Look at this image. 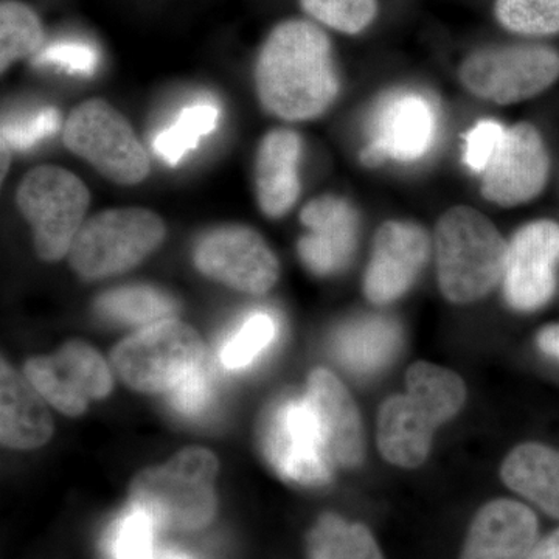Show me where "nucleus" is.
Instances as JSON below:
<instances>
[{"instance_id": "obj_1", "label": "nucleus", "mask_w": 559, "mask_h": 559, "mask_svg": "<svg viewBox=\"0 0 559 559\" xmlns=\"http://www.w3.org/2000/svg\"><path fill=\"white\" fill-rule=\"evenodd\" d=\"M255 81L261 105L272 116L318 119L341 87L329 36L311 22H283L260 51Z\"/></svg>"}, {"instance_id": "obj_2", "label": "nucleus", "mask_w": 559, "mask_h": 559, "mask_svg": "<svg viewBox=\"0 0 559 559\" xmlns=\"http://www.w3.org/2000/svg\"><path fill=\"white\" fill-rule=\"evenodd\" d=\"M433 246L439 286L452 304L484 299L502 282L509 245L479 210L457 205L444 212Z\"/></svg>"}, {"instance_id": "obj_3", "label": "nucleus", "mask_w": 559, "mask_h": 559, "mask_svg": "<svg viewBox=\"0 0 559 559\" xmlns=\"http://www.w3.org/2000/svg\"><path fill=\"white\" fill-rule=\"evenodd\" d=\"M218 460L204 448L179 451L165 465L142 471L131 485L134 506L165 528L200 530L216 513Z\"/></svg>"}, {"instance_id": "obj_4", "label": "nucleus", "mask_w": 559, "mask_h": 559, "mask_svg": "<svg viewBox=\"0 0 559 559\" xmlns=\"http://www.w3.org/2000/svg\"><path fill=\"white\" fill-rule=\"evenodd\" d=\"M167 237V227L146 209H112L81 226L69 260L81 277L100 280L142 263Z\"/></svg>"}, {"instance_id": "obj_5", "label": "nucleus", "mask_w": 559, "mask_h": 559, "mask_svg": "<svg viewBox=\"0 0 559 559\" xmlns=\"http://www.w3.org/2000/svg\"><path fill=\"white\" fill-rule=\"evenodd\" d=\"M200 333L178 319L143 326L112 352V367L131 389L145 393L170 392L204 364Z\"/></svg>"}, {"instance_id": "obj_6", "label": "nucleus", "mask_w": 559, "mask_h": 559, "mask_svg": "<svg viewBox=\"0 0 559 559\" xmlns=\"http://www.w3.org/2000/svg\"><path fill=\"white\" fill-rule=\"evenodd\" d=\"M16 201L22 215L33 227L39 259H64L90 209L87 187L73 173L44 165L22 179Z\"/></svg>"}, {"instance_id": "obj_7", "label": "nucleus", "mask_w": 559, "mask_h": 559, "mask_svg": "<svg viewBox=\"0 0 559 559\" xmlns=\"http://www.w3.org/2000/svg\"><path fill=\"white\" fill-rule=\"evenodd\" d=\"M62 138L73 154L120 186H135L150 175L148 153L128 120L106 102H84L73 109Z\"/></svg>"}, {"instance_id": "obj_8", "label": "nucleus", "mask_w": 559, "mask_h": 559, "mask_svg": "<svg viewBox=\"0 0 559 559\" xmlns=\"http://www.w3.org/2000/svg\"><path fill=\"white\" fill-rule=\"evenodd\" d=\"M471 94L496 105L536 97L559 79V53L544 46L489 47L471 53L459 69Z\"/></svg>"}, {"instance_id": "obj_9", "label": "nucleus", "mask_w": 559, "mask_h": 559, "mask_svg": "<svg viewBox=\"0 0 559 559\" xmlns=\"http://www.w3.org/2000/svg\"><path fill=\"white\" fill-rule=\"evenodd\" d=\"M261 447L285 480L318 487L331 479L334 462L305 396L285 399L271 407L261 429Z\"/></svg>"}, {"instance_id": "obj_10", "label": "nucleus", "mask_w": 559, "mask_h": 559, "mask_svg": "<svg viewBox=\"0 0 559 559\" xmlns=\"http://www.w3.org/2000/svg\"><path fill=\"white\" fill-rule=\"evenodd\" d=\"M198 270L215 282L263 296L277 283V257L259 231L245 226H221L209 230L193 250Z\"/></svg>"}, {"instance_id": "obj_11", "label": "nucleus", "mask_w": 559, "mask_h": 559, "mask_svg": "<svg viewBox=\"0 0 559 559\" xmlns=\"http://www.w3.org/2000/svg\"><path fill=\"white\" fill-rule=\"evenodd\" d=\"M550 159L533 124L506 128L481 175V194L499 207L535 200L549 179Z\"/></svg>"}, {"instance_id": "obj_12", "label": "nucleus", "mask_w": 559, "mask_h": 559, "mask_svg": "<svg viewBox=\"0 0 559 559\" xmlns=\"http://www.w3.org/2000/svg\"><path fill=\"white\" fill-rule=\"evenodd\" d=\"M559 263V226L540 219L525 224L507 249L502 288L516 311H536L554 296Z\"/></svg>"}, {"instance_id": "obj_13", "label": "nucleus", "mask_w": 559, "mask_h": 559, "mask_svg": "<svg viewBox=\"0 0 559 559\" xmlns=\"http://www.w3.org/2000/svg\"><path fill=\"white\" fill-rule=\"evenodd\" d=\"M428 231L409 221H388L374 235L373 252L366 275L364 294L373 305H389L411 289L428 263Z\"/></svg>"}, {"instance_id": "obj_14", "label": "nucleus", "mask_w": 559, "mask_h": 559, "mask_svg": "<svg viewBox=\"0 0 559 559\" xmlns=\"http://www.w3.org/2000/svg\"><path fill=\"white\" fill-rule=\"evenodd\" d=\"M436 134V114L417 94H399L382 103L374 135L362 150L360 164L377 168L388 160L414 162L428 153Z\"/></svg>"}, {"instance_id": "obj_15", "label": "nucleus", "mask_w": 559, "mask_h": 559, "mask_svg": "<svg viewBox=\"0 0 559 559\" xmlns=\"http://www.w3.org/2000/svg\"><path fill=\"white\" fill-rule=\"evenodd\" d=\"M300 221L308 229L297 246L305 266L322 277L344 271L358 248L356 209L344 198L326 194L308 202Z\"/></svg>"}, {"instance_id": "obj_16", "label": "nucleus", "mask_w": 559, "mask_h": 559, "mask_svg": "<svg viewBox=\"0 0 559 559\" xmlns=\"http://www.w3.org/2000/svg\"><path fill=\"white\" fill-rule=\"evenodd\" d=\"M307 399L322 430L334 465L355 468L364 460V433L358 407L330 370L316 369L308 378Z\"/></svg>"}, {"instance_id": "obj_17", "label": "nucleus", "mask_w": 559, "mask_h": 559, "mask_svg": "<svg viewBox=\"0 0 559 559\" xmlns=\"http://www.w3.org/2000/svg\"><path fill=\"white\" fill-rule=\"evenodd\" d=\"M538 521L527 507L499 499L479 511L460 559H527L536 546Z\"/></svg>"}, {"instance_id": "obj_18", "label": "nucleus", "mask_w": 559, "mask_h": 559, "mask_svg": "<svg viewBox=\"0 0 559 559\" xmlns=\"http://www.w3.org/2000/svg\"><path fill=\"white\" fill-rule=\"evenodd\" d=\"M301 139L297 132L274 130L264 135L255 162L260 209L270 218H282L300 197Z\"/></svg>"}, {"instance_id": "obj_19", "label": "nucleus", "mask_w": 559, "mask_h": 559, "mask_svg": "<svg viewBox=\"0 0 559 559\" xmlns=\"http://www.w3.org/2000/svg\"><path fill=\"white\" fill-rule=\"evenodd\" d=\"M53 436V419L38 390L2 360L0 439L13 450H36Z\"/></svg>"}, {"instance_id": "obj_20", "label": "nucleus", "mask_w": 559, "mask_h": 559, "mask_svg": "<svg viewBox=\"0 0 559 559\" xmlns=\"http://www.w3.org/2000/svg\"><path fill=\"white\" fill-rule=\"evenodd\" d=\"M437 426L409 395L392 396L378 417V447L385 460L417 468L428 459Z\"/></svg>"}, {"instance_id": "obj_21", "label": "nucleus", "mask_w": 559, "mask_h": 559, "mask_svg": "<svg viewBox=\"0 0 559 559\" xmlns=\"http://www.w3.org/2000/svg\"><path fill=\"white\" fill-rule=\"evenodd\" d=\"M401 340L400 326L393 320L381 316L353 320L334 336V355L355 373H378L395 359Z\"/></svg>"}, {"instance_id": "obj_22", "label": "nucleus", "mask_w": 559, "mask_h": 559, "mask_svg": "<svg viewBox=\"0 0 559 559\" xmlns=\"http://www.w3.org/2000/svg\"><path fill=\"white\" fill-rule=\"evenodd\" d=\"M502 479L513 491L559 520V452L521 444L503 462Z\"/></svg>"}, {"instance_id": "obj_23", "label": "nucleus", "mask_w": 559, "mask_h": 559, "mask_svg": "<svg viewBox=\"0 0 559 559\" xmlns=\"http://www.w3.org/2000/svg\"><path fill=\"white\" fill-rule=\"evenodd\" d=\"M221 109L215 98L201 97L178 110L153 135V151L164 164L176 167L201 140L218 128Z\"/></svg>"}, {"instance_id": "obj_24", "label": "nucleus", "mask_w": 559, "mask_h": 559, "mask_svg": "<svg viewBox=\"0 0 559 559\" xmlns=\"http://www.w3.org/2000/svg\"><path fill=\"white\" fill-rule=\"evenodd\" d=\"M407 395L439 428L454 417L466 399L462 378L436 364L417 362L406 374Z\"/></svg>"}, {"instance_id": "obj_25", "label": "nucleus", "mask_w": 559, "mask_h": 559, "mask_svg": "<svg viewBox=\"0 0 559 559\" xmlns=\"http://www.w3.org/2000/svg\"><path fill=\"white\" fill-rule=\"evenodd\" d=\"M178 308L170 294L148 285L121 286L102 294L95 301V311L102 318L121 325H153L173 319Z\"/></svg>"}, {"instance_id": "obj_26", "label": "nucleus", "mask_w": 559, "mask_h": 559, "mask_svg": "<svg viewBox=\"0 0 559 559\" xmlns=\"http://www.w3.org/2000/svg\"><path fill=\"white\" fill-rule=\"evenodd\" d=\"M307 544L310 559H382L369 530L333 513L320 518Z\"/></svg>"}, {"instance_id": "obj_27", "label": "nucleus", "mask_w": 559, "mask_h": 559, "mask_svg": "<svg viewBox=\"0 0 559 559\" xmlns=\"http://www.w3.org/2000/svg\"><path fill=\"white\" fill-rule=\"evenodd\" d=\"M53 356L64 380L87 400L106 399L114 388V378L97 349L81 341L68 342Z\"/></svg>"}, {"instance_id": "obj_28", "label": "nucleus", "mask_w": 559, "mask_h": 559, "mask_svg": "<svg viewBox=\"0 0 559 559\" xmlns=\"http://www.w3.org/2000/svg\"><path fill=\"white\" fill-rule=\"evenodd\" d=\"M44 32L35 11L24 3H2L0 9V64L5 72L13 62L39 51Z\"/></svg>"}, {"instance_id": "obj_29", "label": "nucleus", "mask_w": 559, "mask_h": 559, "mask_svg": "<svg viewBox=\"0 0 559 559\" xmlns=\"http://www.w3.org/2000/svg\"><path fill=\"white\" fill-rule=\"evenodd\" d=\"M277 334L278 323L271 312H250L224 342L219 353L221 364L229 370L252 366L271 347Z\"/></svg>"}, {"instance_id": "obj_30", "label": "nucleus", "mask_w": 559, "mask_h": 559, "mask_svg": "<svg viewBox=\"0 0 559 559\" xmlns=\"http://www.w3.org/2000/svg\"><path fill=\"white\" fill-rule=\"evenodd\" d=\"M157 524L145 510L131 503L110 528L106 539L108 559H156Z\"/></svg>"}, {"instance_id": "obj_31", "label": "nucleus", "mask_w": 559, "mask_h": 559, "mask_svg": "<svg viewBox=\"0 0 559 559\" xmlns=\"http://www.w3.org/2000/svg\"><path fill=\"white\" fill-rule=\"evenodd\" d=\"M495 13L502 27L520 35L559 33V0H496Z\"/></svg>"}, {"instance_id": "obj_32", "label": "nucleus", "mask_w": 559, "mask_h": 559, "mask_svg": "<svg viewBox=\"0 0 559 559\" xmlns=\"http://www.w3.org/2000/svg\"><path fill=\"white\" fill-rule=\"evenodd\" d=\"M25 378L38 390L39 395L61 414L79 417L87 409L90 400L64 380L53 356H38L28 360L25 364Z\"/></svg>"}, {"instance_id": "obj_33", "label": "nucleus", "mask_w": 559, "mask_h": 559, "mask_svg": "<svg viewBox=\"0 0 559 559\" xmlns=\"http://www.w3.org/2000/svg\"><path fill=\"white\" fill-rule=\"evenodd\" d=\"M60 128L61 116L58 109L16 110L3 117L2 146L25 153L53 138Z\"/></svg>"}, {"instance_id": "obj_34", "label": "nucleus", "mask_w": 559, "mask_h": 559, "mask_svg": "<svg viewBox=\"0 0 559 559\" xmlns=\"http://www.w3.org/2000/svg\"><path fill=\"white\" fill-rule=\"evenodd\" d=\"M33 66L55 69L75 76H92L100 66V51L90 40L64 38L51 40L33 57Z\"/></svg>"}, {"instance_id": "obj_35", "label": "nucleus", "mask_w": 559, "mask_h": 559, "mask_svg": "<svg viewBox=\"0 0 559 559\" xmlns=\"http://www.w3.org/2000/svg\"><path fill=\"white\" fill-rule=\"evenodd\" d=\"M310 16L334 31L356 35L369 27L378 13L377 0H300Z\"/></svg>"}, {"instance_id": "obj_36", "label": "nucleus", "mask_w": 559, "mask_h": 559, "mask_svg": "<svg viewBox=\"0 0 559 559\" xmlns=\"http://www.w3.org/2000/svg\"><path fill=\"white\" fill-rule=\"evenodd\" d=\"M173 409L187 418H202L212 409L215 385L204 364L167 392Z\"/></svg>"}, {"instance_id": "obj_37", "label": "nucleus", "mask_w": 559, "mask_h": 559, "mask_svg": "<svg viewBox=\"0 0 559 559\" xmlns=\"http://www.w3.org/2000/svg\"><path fill=\"white\" fill-rule=\"evenodd\" d=\"M506 128L498 121L485 120L466 134L465 164L474 173L484 171L485 165Z\"/></svg>"}, {"instance_id": "obj_38", "label": "nucleus", "mask_w": 559, "mask_h": 559, "mask_svg": "<svg viewBox=\"0 0 559 559\" xmlns=\"http://www.w3.org/2000/svg\"><path fill=\"white\" fill-rule=\"evenodd\" d=\"M536 342L540 352L559 360V325H549L540 330Z\"/></svg>"}, {"instance_id": "obj_39", "label": "nucleus", "mask_w": 559, "mask_h": 559, "mask_svg": "<svg viewBox=\"0 0 559 559\" xmlns=\"http://www.w3.org/2000/svg\"><path fill=\"white\" fill-rule=\"evenodd\" d=\"M527 559H559V530L536 544Z\"/></svg>"}, {"instance_id": "obj_40", "label": "nucleus", "mask_w": 559, "mask_h": 559, "mask_svg": "<svg viewBox=\"0 0 559 559\" xmlns=\"http://www.w3.org/2000/svg\"><path fill=\"white\" fill-rule=\"evenodd\" d=\"M156 559H193L189 554L179 549L157 550Z\"/></svg>"}]
</instances>
